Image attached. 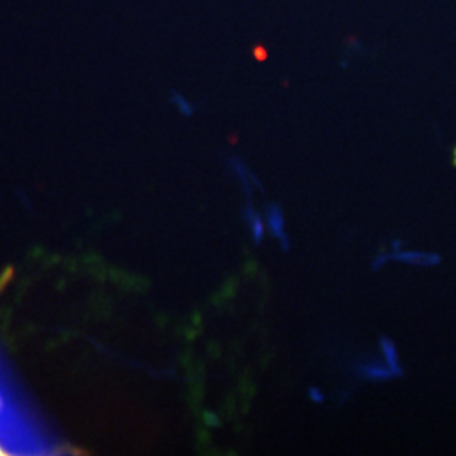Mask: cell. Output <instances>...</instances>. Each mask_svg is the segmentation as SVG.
<instances>
[{
    "label": "cell",
    "mask_w": 456,
    "mask_h": 456,
    "mask_svg": "<svg viewBox=\"0 0 456 456\" xmlns=\"http://www.w3.org/2000/svg\"><path fill=\"white\" fill-rule=\"evenodd\" d=\"M266 223L267 227L271 228L272 235L276 239L281 240V245H283L284 250L289 249V239L288 234H286V220H284V213L281 210L279 205L271 203L266 207Z\"/></svg>",
    "instance_id": "1"
},
{
    "label": "cell",
    "mask_w": 456,
    "mask_h": 456,
    "mask_svg": "<svg viewBox=\"0 0 456 456\" xmlns=\"http://www.w3.org/2000/svg\"><path fill=\"white\" fill-rule=\"evenodd\" d=\"M357 374H359L362 379L374 380V382H380V380H389L396 377L394 372L389 369V365L382 364V362L379 360L360 362V364L357 365Z\"/></svg>",
    "instance_id": "2"
},
{
    "label": "cell",
    "mask_w": 456,
    "mask_h": 456,
    "mask_svg": "<svg viewBox=\"0 0 456 456\" xmlns=\"http://www.w3.org/2000/svg\"><path fill=\"white\" fill-rule=\"evenodd\" d=\"M379 345H380V350H382V353H384V359H386V364L389 365V369L394 372L396 377H401L402 367H401V362H399V355H397L396 343L392 342L391 338L380 337Z\"/></svg>",
    "instance_id": "3"
},
{
    "label": "cell",
    "mask_w": 456,
    "mask_h": 456,
    "mask_svg": "<svg viewBox=\"0 0 456 456\" xmlns=\"http://www.w3.org/2000/svg\"><path fill=\"white\" fill-rule=\"evenodd\" d=\"M391 259L399 262L413 264V266H435L440 262V257L436 254H424V252H396Z\"/></svg>",
    "instance_id": "4"
},
{
    "label": "cell",
    "mask_w": 456,
    "mask_h": 456,
    "mask_svg": "<svg viewBox=\"0 0 456 456\" xmlns=\"http://www.w3.org/2000/svg\"><path fill=\"white\" fill-rule=\"evenodd\" d=\"M245 220L249 223V228H250V235H252V240L254 244L259 245L262 244L264 240V222L262 218L259 217V213L254 210L252 205H249L247 208H245Z\"/></svg>",
    "instance_id": "5"
},
{
    "label": "cell",
    "mask_w": 456,
    "mask_h": 456,
    "mask_svg": "<svg viewBox=\"0 0 456 456\" xmlns=\"http://www.w3.org/2000/svg\"><path fill=\"white\" fill-rule=\"evenodd\" d=\"M232 166H234L237 176H239L240 183H242V188L245 190V193H247V196H250V183H254L256 186L262 188L257 178L249 171V168L245 166L242 161H240V159H232Z\"/></svg>",
    "instance_id": "6"
},
{
    "label": "cell",
    "mask_w": 456,
    "mask_h": 456,
    "mask_svg": "<svg viewBox=\"0 0 456 456\" xmlns=\"http://www.w3.org/2000/svg\"><path fill=\"white\" fill-rule=\"evenodd\" d=\"M357 53H362V44L359 39L350 38L347 41V55L352 56V55H357Z\"/></svg>",
    "instance_id": "7"
},
{
    "label": "cell",
    "mask_w": 456,
    "mask_h": 456,
    "mask_svg": "<svg viewBox=\"0 0 456 456\" xmlns=\"http://www.w3.org/2000/svg\"><path fill=\"white\" fill-rule=\"evenodd\" d=\"M308 394H310V399L313 402H318V404H320V402L325 401V394L320 391L318 387H310V389H308Z\"/></svg>",
    "instance_id": "8"
},
{
    "label": "cell",
    "mask_w": 456,
    "mask_h": 456,
    "mask_svg": "<svg viewBox=\"0 0 456 456\" xmlns=\"http://www.w3.org/2000/svg\"><path fill=\"white\" fill-rule=\"evenodd\" d=\"M174 100H176V104L180 105V109L183 110V114H186V115L193 114V109H191L190 104H186V102L183 100V98H181L180 95H174Z\"/></svg>",
    "instance_id": "9"
},
{
    "label": "cell",
    "mask_w": 456,
    "mask_h": 456,
    "mask_svg": "<svg viewBox=\"0 0 456 456\" xmlns=\"http://www.w3.org/2000/svg\"><path fill=\"white\" fill-rule=\"evenodd\" d=\"M389 259H391V256H387V254H380V256L375 257V261H374V266H372V269L374 271H379L380 267L384 266V264H386Z\"/></svg>",
    "instance_id": "10"
},
{
    "label": "cell",
    "mask_w": 456,
    "mask_h": 456,
    "mask_svg": "<svg viewBox=\"0 0 456 456\" xmlns=\"http://www.w3.org/2000/svg\"><path fill=\"white\" fill-rule=\"evenodd\" d=\"M0 455H4V451H2V450H0Z\"/></svg>",
    "instance_id": "11"
}]
</instances>
